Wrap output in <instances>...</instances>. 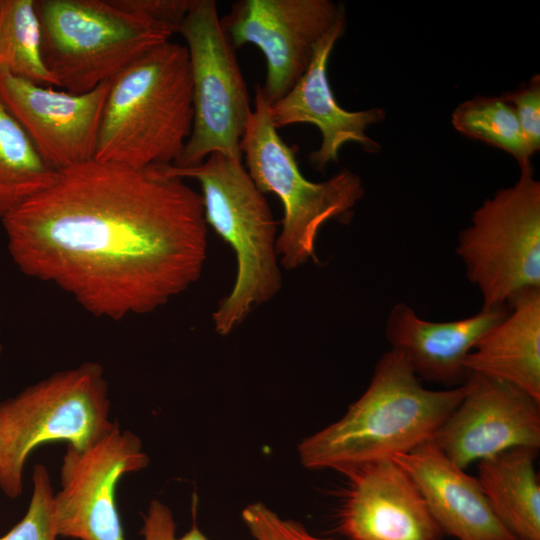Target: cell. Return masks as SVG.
I'll list each match as a JSON object with an SVG mask.
<instances>
[{
	"label": "cell",
	"mask_w": 540,
	"mask_h": 540,
	"mask_svg": "<svg viewBox=\"0 0 540 540\" xmlns=\"http://www.w3.org/2000/svg\"><path fill=\"white\" fill-rule=\"evenodd\" d=\"M0 353H1V345H0Z\"/></svg>",
	"instance_id": "cell-28"
},
{
	"label": "cell",
	"mask_w": 540,
	"mask_h": 540,
	"mask_svg": "<svg viewBox=\"0 0 540 540\" xmlns=\"http://www.w3.org/2000/svg\"><path fill=\"white\" fill-rule=\"evenodd\" d=\"M149 464L141 439L115 426L93 445L67 446L54 493L58 536L75 540H126L117 507V488L127 474Z\"/></svg>",
	"instance_id": "cell-10"
},
{
	"label": "cell",
	"mask_w": 540,
	"mask_h": 540,
	"mask_svg": "<svg viewBox=\"0 0 540 540\" xmlns=\"http://www.w3.org/2000/svg\"><path fill=\"white\" fill-rule=\"evenodd\" d=\"M108 382L95 362L54 373L0 404V488L21 495L24 465L33 450L50 442L85 449L111 431Z\"/></svg>",
	"instance_id": "cell-6"
},
{
	"label": "cell",
	"mask_w": 540,
	"mask_h": 540,
	"mask_svg": "<svg viewBox=\"0 0 540 540\" xmlns=\"http://www.w3.org/2000/svg\"><path fill=\"white\" fill-rule=\"evenodd\" d=\"M452 124L464 136L511 154L519 166L531 162L515 110L502 96H477L462 102L453 111Z\"/></svg>",
	"instance_id": "cell-22"
},
{
	"label": "cell",
	"mask_w": 540,
	"mask_h": 540,
	"mask_svg": "<svg viewBox=\"0 0 540 540\" xmlns=\"http://www.w3.org/2000/svg\"><path fill=\"white\" fill-rule=\"evenodd\" d=\"M464 395L432 440L465 469L506 450L540 447V402L507 382L468 372Z\"/></svg>",
	"instance_id": "cell-12"
},
{
	"label": "cell",
	"mask_w": 540,
	"mask_h": 540,
	"mask_svg": "<svg viewBox=\"0 0 540 540\" xmlns=\"http://www.w3.org/2000/svg\"><path fill=\"white\" fill-rule=\"evenodd\" d=\"M163 170L200 183L206 224L235 253L233 287L212 314L215 332L227 336L254 308L271 300L282 288L276 221L242 158L213 153L198 165H167Z\"/></svg>",
	"instance_id": "cell-4"
},
{
	"label": "cell",
	"mask_w": 540,
	"mask_h": 540,
	"mask_svg": "<svg viewBox=\"0 0 540 540\" xmlns=\"http://www.w3.org/2000/svg\"><path fill=\"white\" fill-rule=\"evenodd\" d=\"M44 64L56 85L87 93L176 30L119 0H34Z\"/></svg>",
	"instance_id": "cell-5"
},
{
	"label": "cell",
	"mask_w": 540,
	"mask_h": 540,
	"mask_svg": "<svg viewBox=\"0 0 540 540\" xmlns=\"http://www.w3.org/2000/svg\"><path fill=\"white\" fill-rule=\"evenodd\" d=\"M517 182L498 190L472 214L456 253L483 308L507 305L516 292L540 287V182L530 163Z\"/></svg>",
	"instance_id": "cell-8"
},
{
	"label": "cell",
	"mask_w": 540,
	"mask_h": 540,
	"mask_svg": "<svg viewBox=\"0 0 540 540\" xmlns=\"http://www.w3.org/2000/svg\"><path fill=\"white\" fill-rule=\"evenodd\" d=\"M344 29L345 18L320 41L311 64L291 90L269 105L277 129L306 123L320 130V147L309 155L310 163L319 170L330 162H337L339 150L347 143H356L368 152L380 150V145L365 132L370 125L385 118V111L382 108L347 111L338 104L329 83V57Z\"/></svg>",
	"instance_id": "cell-15"
},
{
	"label": "cell",
	"mask_w": 540,
	"mask_h": 540,
	"mask_svg": "<svg viewBox=\"0 0 540 540\" xmlns=\"http://www.w3.org/2000/svg\"><path fill=\"white\" fill-rule=\"evenodd\" d=\"M32 494L24 517L0 540H57L54 490L47 468L37 464L32 474Z\"/></svg>",
	"instance_id": "cell-23"
},
{
	"label": "cell",
	"mask_w": 540,
	"mask_h": 540,
	"mask_svg": "<svg viewBox=\"0 0 540 540\" xmlns=\"http://www.w3.org/2000/svg\"><path fill=\"white\" fill-rule=\"evenodd\" d=\"M391 459L411 477L442 532L457 540H517L492 510L477 478L432 439Z\"/></svg>",
	"instance_id": "cell-16"
},
{
	"label": "cell",
	"mask_w": 540,
	"mask_h": 540,
	"mask_svg": "<svg viewBox=\"0 0 540 540\" xmlns=\"http://www.w3.org/2000/svg\"><path fill=\"white\" fill-rule=\"evenodd\" d=\"M508 311V305L482 307L467 318L433 322L420 318L410 306L399 302L388 315L385 335L391 349L403 355L419 379L453 388L466 380L465 357Z\"/></svg>",
	"instance_id": "cell-17"
},
{
	"label": "cell",
	"mask_w": 540,
	"mask_h": 540,
	"mask_svg": "<svg viewBox=\"0 0 540 540\" xmlns=\"http://www.w3.org/2000/svg\"><path fill=\"white\" fill-rule=\"evenodd\" d=\"M0 70L43 86H57L43 61L34 0H0Z\"/></svg>",
	"instance_id": "cell-21"
},
{
	"label": "cell",
	"mask_w": 540,
	"mask_h": 540,
	"mask_svg": "<svg viewBox=\"0 0 540 540\" xmlns=\"http://www.w3.org/2000/svg\"><path fill=\"white\" fill-rule=\"evenodd\" d=\"M507 305L508 314L478 340L463 365L540 402V287L516 292Z\"/></svg>",
	"instance_id": "cell-18"
},
{
	"label": "cell",
	"mask_w": 540,
	"mask_h": 540,
	"mask_svg": "<svg viewBox=\"0 0 540 540\" xmlns=\"http://www.w3.org/2000/svg\"><path fill=\"white\" fill-rule=\"evenodd\" d=\"M345 12L330 0H241L221 19L234 48L257 46L266 59L264 86L272 104L305 73L325 35Z\"/></svg>",
	"instance_id": "cell-11"
},
{
	"label": "cell",
	"mask_w": 540,
	"mask_h": 540,
	"mask_svg": "<svg viewBox=\"0 0 540 540\" xmlns=\"http://www.w3.org/2000/svg\"><path fill=\"white\" fill-rule=\"evenodd\" d=\"M501 96L513 106L528 149L533 155L540 149V76L534 75L528 83Z\"/></svg>",
	"instance_id": "cell-25"
},
{
	"label": "cell",
	"mask_w": 540,
	"mask_h": 540,
	"mask_svg": "<svg viewBox=\"0 0 540 540\" xmlns=\"http://www.w3.org/2000/svg\"><path fill=\"white\" fill-rule=\"evenodd\" d=\"M1 220L21 272L100 318L164 306L200 279L207 260L201 194L163 166L74 165Z\"/></svg>",
	"instance_id": "cell-1"
},
{
	"label": "cell",
	"mask_w": 540,
	"mask_h": 540,
	"mask_svg": "<svg viewBox=\"0 0 540 540\" xmlns=\"http://www.w3.org/2000/svg\"><path fill=\"white\" fill-rule=\"evenodd\" d=\"M57 176L0 99V218L48 188Z\"/></svg>",
	"instance_id": "cell-20"
},
{
	"label": "cell",
	"mask_w": 540,
	"mask_h": 540,
	"mask_svg": "<svg viewBox=\"0 0 540 540\" xmlns=\"http://www.w3.org/2000/svg\"><path fill=\"white\" fill-rule=\"evenodd\" d=\"M269 105L258 84L240 147L245 167L258 189L275 194L282 203L276 249L280 265L294 270L311 259L317 260L315 241L320 228L350 212L365 190L361 178L347 169L322 182L306 179L294 150L274 126Z\"/></svg>",
	"instance_id": "cell-7"
},
{
	"label": "cell",
	"mask_w": 540,
	"mask_h": 540,
	"mask_svg": "<svg viewBox=\"0 0 540 540\" xmlns=\"http://www.w3.org/2000/svg\"><path fill=\"white\" fill-rule=\"evenodd\" d=\"M339 513L347 540H440L442 531L411 477L391 458L343 473Z\"/></svg>",
	"instance_id": "cell-14"
},
{
	"label": "cell",
	"mask_w": 540,
	"mask_h": 540,
	"mask_svg": "<svg viewBox=\"0 0 540 540\" xmlns=\"http://www.w3.org/2000/svg\"><path fill=\"white\" fill-rule=\"evenodd\" d=\"M177 33L188 50L194 118L183 154L173 166H195L213 153L242 158L250 96L216 2L191 0Z\"/></svg>",
	"instance_id": "cell-9"
},
{
	"label": "cell",
	"mask_w": 540,
	"mask_h": 540,
	"mask_svg": "<svg viewBox=\"0 0 540 540\" xmlns=\"http://www.w3.org/2000/svg\"><path fill=\"white\" fill-rule=\"evenodd\" d=\"M110 83L73 94L0 70V99L42 159L59 171L95 159Z\"/></svg>",
	"instance_id": "cell-13"
},
{
	"label": "cell",
	"mask_w": 540,
	"mask_h": 540,
	"mask_svg": "<svg viewBox=\"0 0 540 540\" xmlns=\"http://www.w3.org/2000/svg\"><path fill=\"white\" fill-rule=\"evenodd\" d=\"M143 540H209L194 523L189 531L178 537L172 511L160 500H152L143 515Z\"/></svg>",
	"instance_id": "cell-26"
},
{
	"label": "cell",
	"mask_w": 540,
	"mask_h": 540,
	"mask_svg": "<svg viewBox=\"0 0 540 540\" xmlns=\"http://www.w3.org/2000/svg\"><path fill=\"white\" fill-rule=\"evenodd\" d=\"M2 429H1V417H0V480H1V473H2Z\"/></svg>",
	"instance_id": "cell-27"
},
{
	"label": "cell",
	"mask_w": 540,
	"mask_h": 540,
	"mask_svg": "<svg viewBox=\"0 0 540 540\" xmlns=\"http://www.w3.org/2000/svg\"><path fill=\"white\" fill-rule=\"evenodd\" d=\"M242 520L254 540H338L317 536L301 523L282 518L264 503L246 506Z\"/></svg>",
	"instance_id": "cell-24"
},
{
	"label": "cell",
	"mask_w": 540,
	"mask_h": 540,
	"mask_svg": "<svg viewBox=\"0 0 540 540\" xmlns=\"http://www.w3.org/2000/svg\"><path fill=\"white\" fill-rule=\"evenodd\" d=\"M464 395V385L423 387L403 355L390 349L377 361L369 386L336 422L304 438L300 461L340 473L410 452L431 440Z\"/></svg>",
	"instance_id": "cell-2"
},
{
	"label": "cell",
	"mask_w": 540,
	"mask_h": 540,
	"mask_svg": "<svg viewBox=\"0 0 540 540\" xmlns=\"http://www.w3.org/2000/svg\"><path fill=\"white\" fill-rule=\"evenodd\" d=\"M538 449L517 447L478 462L477 480L492 510L517 540H540Z\"/></svg>",
	"instance_id": "cell-19"
},
{
	"label": "cell",
	"mask_w": 540,
	"mask_h": 540,
	"mask_svg": "<svg viewBox=\"0 0 540 540\" xmlns=\"http://www.w3.org/2000/svg\"><path fill=\"white\" fill-rule=\"evenodd\" d=\"M194 118L188 50L171 40L111 79L95 160L133 168L174 165Z\"/></svg>",
	"instance_id": "cell-3"
}]
</instances>
